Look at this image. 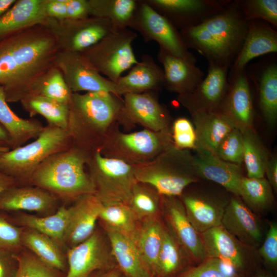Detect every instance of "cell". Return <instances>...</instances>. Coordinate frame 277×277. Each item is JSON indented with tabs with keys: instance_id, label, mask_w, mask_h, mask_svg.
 <instances>
[{
	"instance_id": "obj_1",
	"label": "cell",
	"mask_w": 277,
	"mask_h": 277,
	"mask_svg": "<svg viewBox=\"0 0 277 277\" xmlns=\"http://www.w3.org/2000/svg\"><path fill=\"white\" fill-rule=\"evenodd\" d=\"M59 48L54 36L37 25L0 41V85L7 102L21 101L54 65Z\"/></svg>"
},
{
	"instance_id": "obj_2",
	"label": "cell",
	"mask_w": 277,
	"mask_h": 277,
	"mask_svg": "<svg viewBox=\"0 0 277 277\" xmlns=\"http://www.w3.org/2000/svg\"><path fill=\"white\" fill-rule=\"evenodd\" d=\"M249 21L235 1H231L216 14L202 24L180 31L189 49L204 56L208 64L230 68L244 43Z\"/></svg>"
},
{
	"instance_id": "obj_3",
	"label": "cell",
	"mask_w": 277,
	"mask_h": 277,
	"mask_svg": "<svg viewBox=\"0 0 277 277\" xmlns=\"http://www.w3.org/2000/svg\"><path fill=\"white\" fill-rule=\"evenodd\" d=\"M68 106L71 137L88 151L98 150L113 128L123 123V99L112 93H72Z\"/></svg>"
},
{
	"instance_id": "obj_4",
	"label": "cell",
	"mask_w": 277,
	"mask_h": 277,
	"mask_svg": "<svg viewBox=\"0 0 277 277\" xmlns=\"http://www.w3.org/2000/svg\"><path fill=\"white\" fill-rule=\"evenodd\" d=\"M90 154L78 147L55 153L39 165L30 179L37 187L67 199L95 194L93 182L85 171Z\"/></svg>"
},
{
	"instance_id": "obj_5",
	"label": "cell",
	"mask_w": 277,
	"mask_h": 277,
	"mask_svg": "<svg viewBox=\"0 0 277 277\" xmlns=\"http://www.w3.org/2000/svg\"><path fill=\"white\" fill-rule=\"evenodd\" d=\"M132 166L137 182L151 186L161 196L180 197L200 179L193 153L173 145L152 161Z\"/></svg>"
},
{
	"instance_id": "obj_6",
	"label": "cell",
	"mask_w": 277,
	"mask_h": 277,
	"mask_svg": "<svg viewBox=\"0 0 277 277\" xmlns=\"http://www.w3.org/2000/svg\"><path fill=\"white\" fill-rule=\"evenodd\" d=\"M71 137L69 129L49 125L34 141L4 152L0 157V171L15 180L30 179L43 161L64 150Z\"/></svg>"
},
{
	"instance_id": "obj_7",
	"label": "cell",
	"mask_w": 277,
	"mask_h": 277,
	"mask_svg": "<svg viewBox=\"0 0 277 277\" xmlns=\"http://www.w3.org/2000/svg\"><path fill=\"white\" fill-rule=\"evenodd\" d=\"M116 125L99 148L105 156L131 165L148 163L173 145L171 128L155 132L147 129L124 133Z\"/></svg>"
},
{
	"instance_id": "obj_8",
	"label": "cell",
	"mask_w": 277,
	"mask_h": 277,
	"mask_svg": "<svg viewBox=\"0 0 277 277\" xmlns=\"http://www.w3.org/2000/svg\"><path fill=\"white\" fill-rule=\"evenodd\" d=\"M90 154V177L95 187V195L103 204H127L137 182L132 165L122 160L108 157L99 150Z\"/></svg>"
},
{
	"instance_id": "obj_9",
	"label": "cell",
	"mask_w": 277,
	"mask_h": 277,
	"mask_svg": "<svg viewBox=\"0 0 277 277\" xmlns=\"http://www.w3.org/2000/svg\"><path fill=\"white\" fill-rule=\"evenodd\" d=\"M137 36L129 28H114L81 53L102 75L115 83L124 71L138 62L132 45Z\"/></svg>"
},
{
	"instance_id": "obj_10",
	"label": "cell",
	"mask_w": 277,
	"mask_h": 277,
	"mask_svg": "<svg viewBox=\"0 0 277 277\" xmlns=\"http://www.w3.org/2000/svg\"><path fill=\"white\" fill-rule=\"evenodd\" d=\"M129 28L138 32L146 43L155 41L171 54L195 64L196 60L185 45L180 31L153 9L145 0H137Z\"/></svg>"
},
{
	"instance_id": "obj_11",
	"label": "cell",
	"mask_w": 277,
	"mask_h": 277,
	"mask_svg": "<svg viewBox=\"0 0 277 277\" xmlns=\"http://www.w3.org/2000/svg\"><path fill=\"white\" fill-rule=\"evenodd\" d=\"M42 25L54 36L60 50L80 53L114 29L109 20L93 16L63 20L46 18Z\"/></svg>"
},
{
	"instance_id": "obj_12",
	"label": "cell",
	"mask_w": 277,
	"mask_h": 277,
	"mask_svg": "<svg viewBox=\"0 0 277 277\" xmlns=\"http://www.w3.org/2000/svg\"><path fill=\"white\" fill-rule=\"evenodd\" d=\"M54 66L72 93L107 92L123 95L116 84L102 76L82 53L59 50Z\"/></svg>"
},
{
	"instance_id": "obj_13",
	"label": "cell",
	"mask_w": 277,
	"mask_h": 277,
	"mask_svg": "<svg viewBox=\"0 0 277 277\" xmlns=\"http://www.w3.org/2000/svg\"><path fill=\"white\" fill-rule=\"evenodd\" d=\"M179 31L197 26L222 11L231 0H145Z\"/></svg>"
},
{
	"instance_id": "obj_14",
	"label": "cell",
	"mask_w": 277,
	"mask_h": 277,
	"mask_svg": "<svg viewBox=\"0 0 277 277\" xmlns=\"http://www.w3.org/2000/svg\"><path fill=\"white\" fill-rule=\"evenodd\" d=\"M67 257L69 269L66 277H89L95 271L117 267L109 243L96 231L83 242L71 247Z\"/></svg>"
},
{
	"instance_id": "obj_15",
	"label": "cell",
	"mask_w": 277,
	"mask_h": 277,
	"mask_svg": "<svg viewBox=\"0 0 277 277\" xmlns=\"http://www.w3.org/2000/svg\"><path fill=\"white\" fill-rule=\"evenodd\" d=\"M208 65L206 77L191 92L177 96L178 101L191 114L218 111L227 93L230 67Z\"/></svg>"
},
{
	"instance_id": "obj_16",
	"label": "cell",
	"mask_w": 277,
	"mask_h": 277,
	"mask_svg": "<svg viewBox=\"0 0 277 277\" xmlns=\"http://www.w3.org/2000/svg\"><path fill=\"white\" fill-rule=\"evenodd\" d=\"M155 92L149 91L123 95V125L138 124L155 132L170 128L169 113L160 103Z\"/></svg>"
},
{
	"instance_id": "obj_17",
	"label": "cell",
	"mask_w": 277,
	"mask_h": 277,
	"mask_svg": "<svg viewBox=\"0 0 277 277\" xmlns=\"http://www.w3.org/2000/svg\"><path fill=\"white\" fill-rule=\"evenodd\" d=\"M179 197L161 196V206L169 230L190 259L200 264L207 259L201 234L189 221Z\"/></svg>"
},
{
	"instance_id": "obj_18",
	"label": "cell",
	"mask_w": 277,
	"mask_h": 277,
	"mask_svg": "<svg viewBox=\"0 0 277 277\" xmlns=\"http://www.w3.org/2000/svg\"><path fill=\"white\" fill-rule=\"evenodd\" d=\"M228 89L218 110L231 119L238 128H253L255 111L250 78L246 68L230 72Z\"/></svg>"
},
{
	"instance_id": "obj_19",
	"label": "cell",
	"mask_w": 277,
	"mask_h": 277,
	"mask_svg": "<svg viewBox=\"0 0 277 277\" xmlns=\"http://www.w3.org/2000/svg\"><path fill=\"white\" fill-rule=\"evenodd\" d=\"M180 197L189 221L200 233L221 224L229 200L202 190L183 192Z\"/></svg>"
},
{
	"instance_id": "obj_20",
	"label": "cell",
	"mask_w": 277,
	"mask_h": 277,
	"mask_svg": "<svg viewBox=\"0 0 277 277\" xmlns=\"http://www.w3.org/2000/svg\"><path fill=\"white\" fill-rule=\"evenodd\" d=\"M194 163L199 177L216 183L234 195L240 197L243 175L241 166L226 162L207 149L196 147Z\"/></svg>"
},
{
	"instance_id": "obj_21",
	"label": "cell",
	"mask_w": 277,
	"mask_h": 277,
	"mask_svg": "<svg viewBox=\"0 0 277 277\" xmlns=\"http://www.w3.org/2000/svg\"><path fill=\"white\" fill-rule=\"evenodd\" d=\"M221 224L239 242L249 248H256L262 242V228L257 217L239 196L234 195L229 199Z\"/></svg>"
},
{
	"instance_id": "obj_22",
	"label": "cell",
	"mask_w": 277,
	"mask_h": 277,
	"mask_svg": "<svg viewBox=\"0 0 277 277\" xmlns=\"http://www.w3.org/2000/svg\"><path fill=\"white\" fill-rule=\"evenodd\" d=\"M103 203L95 194L84 195L69 208V216L65 242L72 247L88 239L95 231Z\"/></svg>"
},
{
	"instance_id": "obj_23",
	"label": "cell",
	"mask_w": 277,
	"mask_h": 277,
	"mask_svg": "<svg viewBox=\"0 0 277 277\" xmlns=\"http://www.w3.org/2000/svg\"><path fill=\"white\" fill-rule=\"evenodd\" d=\"M159 61L164 69L163 87L182 95L193 90L204 79L202 70L193 64L175 56L159 48Z\"/></svg>"
},
{
	"instance_id": "obj_24",
	"label": "cell",
	"mask_w": 277,
	"mask_h": 277,
	"mask_svg": "<svg viewBox=\"0 0 277 277\" xmlns=\"http://www.w3.org/2000/svg\"><path fill=\"white\" fill-rule=\"evenodd\" d=\"M207 258L225 261L240 270L248 261L249 248L231 235L221 224L200 233Z\"/></svg>"
},
{
	"instance_id": "obj_25",
	"label": "cell",
	"mask_w": 277,
	"mask_h": 277,
	"mask_svg": "<svg viewBox=\"0 0 277 277\" xmlns=\"http://www.w3.org/2000/svg\"><path fill=\"white\" fill-rule=\"evenodd\" d=\"M276 52L277 31L274 28L262 21H250L242 47L230 68V72L242 70L252 59Z\"/></svg>"
},
{
	"instance_id": "obj_26",
	"label": "cell",
	"mask_w": 277,
	"mask_h": 277,
	"mask_svg": "<svg viewBox=\"0 0 277 277\" xmlns=\"http://www.w3.org/2000/svg\"><path fill=\"white\" fill-rule=\"evenodd\" d=\"M164 71L153 57L144 54L140 61L132 67L125 76L115 83L123 95L127 93H141L157 91L163 87Z\"/></svg>"
},
{
	"instance_id": "obj_27",
	"label": "cell",
	"mask_w": 277,
	"mask_h": 277,
	"mask_svg": "<svg viewBox=\"0 0 277 277\" xmlns=\"http://www.w3.org/2000/svg\"><path fill=\"white\" fill-rule=\"evenodd\" d=\"M55 205V197L38 187H12L0 194V212L25 210L45 213Z\"/></svg>"
},
{
	"instance_id": "obj_28",
	"label": "cell",
	"mask_w": 277,
	"mask_h": 277,
	"mask_svg": "<svg viewBox=\"0 0 277 277\" xmlns=\"http://www.w3.org/2000/svg\"><path fill=\"white\" fill-rule=\"evenodd\" d=\"M117 267L126 277H152L129 237L103 224Z\"/></svg>"
},
{
	"instance_id": "obj_29",
	"label": "cell",
	"mask_w": 277,
	"mask_h": 277,
	"mask_svg": "<svg viewBox=\"0 0 277 277\" xmlns=\"http://www.w3.org/2000/svg\"><path fill=\"white\" fill-rule=\"evenodd\" d=\"M46 18L44 0H16L0 16V41L31 27L42 25Z\"/></svg>"
},
{
	"instance_id": "obj_30",
	"label": "cell",
	"mask_w": 277,
	"mask_h": 277,
	"mask_svg": "<svg viewBox=\"0 0 277 277\" xmlns=\"http://www.w3.org/2000/svg\"><path fill=\"white\" fill-rule=\"evenodd\" d=\"M191 115L196 135V148H204L214 153L223 138L238 128L231 119L219 111Z\"/></svg>"
},
{
	"instance_id": "obj_31",
	"label": "cell",
	"mask_w": 277,
	"mask_h": 277,
	"mask_svg": "<svg viewBox=\"0 0 277 277\" xmlns=\"http://www.w3.org/2000/svg\"><path fill=\"white\" fill-rule=\"evenodd\" d=\"M248 75L256 86L258 104L263 118L270 128H273L277 122L276 62L269 61L255 74Z\"/></svg>"
},
{
	"instance_id": "obj_32",
	"label": "cell",
	"mask_w": 277,
	"mask_h": 277,
	"mask_svg": "<svg viewBox=\"0 0 277 277\" xmlns=\"http://www.w3.org/2000/svg\"><path fill=\"white\" fill-rule=\"evenodd\" d=\"M165 228L159 217L145 219L141 221L134 240L143 261L152 277L155 276Z\"/></svg>"
},
{
	"instance_id": "obj_33",
	"label": "cell",
	"mask_w": 277,
	"mask_h": 277,
	"mask_svg": "<svg viewBox=\"0 0 277 277\" xmlns=\"http://www.w3.org/2000/svg\"><path fill=\"white\" fill-rule=\"evenodd\" d=\"M0 124L9 136L10 149L21 146L31 138H37L44 128L37 121L17 116L8 106L4 88L1 85Z\"/></svg>"
},
{
	"instance_id": "obj_34",
	"label": "cell",
	"mask_w": 277,
	"mask_h": 277,
	"mask_svg": "<svg viewBox=\"0 0 277 277\" xmlns=\"http://www.w3.org/2000/svg\"><path fill=\"white\" fill-rule=\"evenodd\" d=\"M89 16L106 18L116 29L129 27L137 0H88Z\"/></svg>"
},
{
	"instance_id": "obj_35",
	"label": "cell",
	"mask_w": 277,
	"mask_h": 277,
	"mask_svg": "<svg viewBox=\"0 0 277 277\" xmlns=\"http://www.w3.org/2000/svg\"><path fill=\"white\" fill-rule=\"evenodd\" d=\"M24 108L30 115L40 114L49 125L68 129L69 106L68 104L36 94H30L21 101Z\"/></svg>"
},
{
	"instance_id": "obj_36",
	"label": "cell",
	"mask_w": 277,
	"mask_h": 277,
	"mask_svg": "<svg viewBox=\"0 0 277 277\" xmlns=\"http://www.w3.org/2000/svg\"><path fill=\"white\" fill-rule=\"evenodd\" d=\"M69 209L61 207L55 213L44 217L31 214L19 216L16 222L27 228L36 230L52 239L58 245L65 242Z\"/></svg>"
},
{
	"instance_id": "obj_37",
	"label": "cell",
	"mask_w": 277,
	"mask_h": 277,
	"mask_svg": "<svg viewBox=\"0 0 277 277\" xmlns=\"http://www.w3.org/2000/svg\"><path fill=\"white\" fill-rule=\"evenodd\" d=\"M189 260H191L170 231L165 227L155 277L177 275L182 272L185 261Z\"/></svg>"
},
{
	"instance_id": "obj_38",
	"label": "cell",
	"mask_w": 277,
	"mask_h": 277,
	"mask_svg": "<svg viewBox=\"0 0 277 277\" xmlns=\"http://www.w3.org/2000/svg\"><path fill=\"white\" fill-rule=\"evenodd\" d=\"M28 229L23 232L22 245L29 249L49 267L53 269H64L65 262L59 245L49 236L36 230Z\"/></svg>"
},
{
	"instance_id": "obj_39",
	"label": "cell",
	"mask_w": 277,
	"mask_h": 277,
	"mask_svg": "<svg viewBox=\"0 0 277 277\" xmlns=\"http://www.w3.org/2000/svg\"><path fill=\"white\" fill-rule=\"evenodd\" d=\"M239 129L243 140V163L246 166L247 177L264 178L265 167L270 155L253 128Z\"/></svg>"
},
{
	"instance_id": "obj_40",
	"label": "cell",
	"mask_w": 277,
	"mask_h": 277,
	"mask_svg": "<svg viewBox=\"0 0 277 277\" xmlns=\"http://www.w3.org/2000/svg\"><path fill=\"white\" fill-rule=\"evenodd\" d=\"M99 219L103 224L129 237L133 241L141 222L130 208L123 203L103 204Z\"/></svg>"
},
{
	"instance_id": "obj_41",
	"label": "cell",
	"mask_w": 277,
	"mask_h": 277,
	"mask_svg": "<svg viewBox=\"0 0 277 277\" xmlns=\"http://www.w3.org/2000/svg\"><path fill=\"white\" fill-rule=\"evenodd\" d=\"M127 205L140 221L159 217L161 196L151 186L137 182L132 190Z\"/></svg>"
},
{
	"instance_id": "obj_42",
	"label": "cell",
	"mask_w": 277,
	"mask_h": 277,
	"mask_svg": "<svg viewBox=\"0 0 277 277\" xmlns=\"http://www.w3.org/2000/svg\"><path fill=\"white\" fill-rule=\"evenodd\" d=\"M272 190L265 177L243 176L240 184V196L251 210L262 211L271 206L273 202Z\"/></svg>"
},
{
	"instance_id": "obj_43",
	"label": "cell",
	"mask_w": 277,
	"mask_h": 277,
	"mask_svg": "<svg viewBox=\"0 0 277 277\" xmlns=\"http://www.w3.org/2000/svg\"><path fill=\"white\" fill-rule=\"evenodd\" d=\"M72 93L61 72L54 65L36 81L30 94L42 95L69 105Z\"/></svg>"
},
{
	"instance_id": "obj_44",
	"label": "cell",
	"mask_w": 277,
	"mask_h": 277,
	"mask_svg": "<svg viewBox=\"0 0 277 277\" xmlns=\"http://www.w3.org/2000/svg\"><path fill=\"white\" fill-rule=\"evenodd\" d=\"M236 2L246 21H263L276 28V0H236Z\"/></svg>"
},
{
	"instance_id": "obj_45",
	"label": "cell",
	"mask_w": 277,
	"mask_h": 277,
	"mask_svg": "<svg viewBox=\"0 0 277 277\" xmlns=\"http://www.w3.org/2000/svg\"><path fill=\"white\" fill-rule=\"evenodd\" d=\"M176 277H241L238 270L217 258H207L196 266L188 268Z\"/></svg>"
},
{
	"instance_id": "obj_46",
	"label": "cell",
	"mask_w": 277,
	"mask_h": 277,
	"mask_svg": "<svg viewBox=\"0 0 277 277\" xmlns=\"http://www.w3.org/2000/svg\"><path fill=\"white\" fill-rule=\"evenodd\" d=\"M215 153L226 162L241 166L243 163L244 144L239 128H234L223 138Z\"/></svg>"
},
{
	"instance_id": "obj_47",
	"label": "cell",
	"mask_w": 277,
	"mask_h": 277,
	"mask_svg": "<svg viewBox=\"0 0 277 277\" xmlns=\"http://www.w3.org/2000/svg\"><path fill=\"white\" fill-rule=\"evenodd\" d=\"M17 268L13 277H57L53 269L36 256L30 254H16Z\"/></svg>"
},
{
	"instance_id": "obj_48",
	"label": "cell",
	"mask_w": 277,
	"mask_h": 277,
	"mask_svg": "<svg viewBox=\"0 0 277 277\" xmlns=\"http://www.w3.org/2000/svg\"><path fill=\"white\" fill-rule=\"evenodd\" d=\"M173 145L180 149L194 150L196 147V135L192 122L185 117L177 118L171 128Z\"/></svg>"
},
{
	"instance_id": "obj_49",
	"label": "cell",
	"mask_w": 277,
	"mask_h": 277,
	"mask_svg": "<svg viewBox=\"0 0 277 277\" xmlns=\"http://www.w3.org/2000/svg\"><path fill=\"white\" fill-rule=\"evenodd\" d=\"M23 231L0 214V249L15 253L22 245Z\"/></svg>"
},
{
	"instance_id": "obj_50",
	"label": "cell",
	"mask_w": 277,
	"mask_h": 277,
	"mask_svg": "<svg viewBox=\"0 0 277 277\" xmlns=\"http://www.w3.org/2000/svg\"><path fill=\"white\" fill-rule=\"evenodd\" d=\"M259 254L269 266L275 268L277 265V224L271 222L263 243L259 249Z\"/></svg>"
},
{
	"instance_id": "obj_51",
	"label": "cell",
	"mask_w": 277,
	"mask_h": 277,
	"mask_svg": "<svg viewBox=\"0 0 277 277\" xmlns=\"http://www.w3.org/2000/svg\"><path fill=\"white\" fill-rule=\"evenodd\" d=\"M67 19H78L89 16L88 0H65Z\"/></svg>"
},
{
	"instance_id": "obj_52",
	"label": "cell",
	"mask_w": 277,
	"mask_h": 277,
	"mask_svg": "<svg viewBox=\"0 0 277 277\" xmlns=\"http://www.w3.org/2000/svg\"><path fill=\"white\" fill-rule=\"evenodd\" d=\"M44 9L47 18L67 19L65 0H44Z\"/></svg>"
},
{
	"instance_id": "obj_53",
	"label": "cell",
	"mask_w": 277,
	"mask_h": 277,
	"mask_svg": "<svg viewBox=\"0 0 277 277\" xmlns=\"http://www.w3.org/2000/svg\"><path fill=\"white\" fill-rule=\"evenodd\" d=\"M14 253L0 249V277H13L17 267Z\"/></svg>"
},
{
	"instance_id": "obj_54",
	"label": "cell",
	"mask_w": 277,
	"mask_h": 277,
	"mask_svg": "<svg viewBox=\"0 0 277 277\" xmlns=\"http://www.w3.org/2000/svg\"><path fill=\"white\" fill-rule=\"evenodd\" d=\"M272 189L274 191L277 190V158L273 155H270L267 161L265 169V175Z\"/></svg>"
},
{
	"instance_id": "obj_55",
	"label": "cell",
	"mask_w": 277,
	"mask_h": 277,
	"mask_svg": "<svg viewBox=\"0 0 277 277\" xmlns=\"http://www.w3.org/2000/svg\"><path fill=\"white\" fill-rule=\"evenodd\" d=\"M16 180L12 176L0 171V194L15 186Z\"/></svg>"
},
{
	"instance_id": "obj_56",
	"label": "cell",
	"mask_w": 277,
	"mask_h": 277,
	"mask_svg": "<svg viewBox=\"0 0 277 277\" xmlns=\"http://www.w3.org/2000/svg\"><path fill=\"white\" fill-rule=\"evenodd\" d=\"M0 149H10V140L5 129L0 124Z\"/></svg>"
},
{
	"instance_id": "obj_57",
	"label": "cell",
	"mask_w": 277,
	"mask_h": 277,
	"mask_svg": "<svg viewBox=\"0 0 277 277\" xmlns=\"http://www.w3.org/2000/svg\"><path fill=\"white\" fill-rule=\"evenodd\" d=\"M121 273L118 267H116L109 270H101L91 277H121Z\"/></svg>"
},
{
	"instance_id": "obj_58",
	"label": "cell",
	"mask_w": 277,
	"mask_h": 277,
	"mask_svg": "<svg viewBox=\"0 0 277 277\" xmlns=\"http://www.w3.org/2000/svg\"><path fill=\"white\" fill-rule=\"evenodd\" d=\"M16 0H0V16L6 12Z\"/></svg>"
},
{
	"instance_id": "obj_59",
	"label": "cell",
	"mask_w": 277,
	"mask_h": 277,
	"mask_svg": "<svg viewBox=\"0 0 277 277\" xmlns=\"http://www.w3.org/2000/svg\"><path fill=\"white\" fill-rule=\"evenodd\" d=\"M255 277H275L271 273L265 271H262L259 273Z\"/></svg>"
},
{
	"instance_id": "obj_60",
	"label": "cell",
	"mask_w": 277,
	"mask_h": 277,
	"mask_svg": "<svg viewBox=\"0 0 277 277\" xmlns=\"http://www.w3.org/2000/svg\"><path fill=\"white\" fill-rule=\"evenodd\" d=\"M10 150V149H9ZM9 150L7 149H0V157L1 156L2 154L5 151Z\"/></svg>"
},
{
	"instance_id": "obj_61",
	"label": "cell",
	"mask_w": 277,
	"mask_h": 277,
	"mask_svg": "<svg viewBox=\"0 0 277 277\" xmlns=\"http://www.w3.org/2000/svg\"><path fill=\"white\" fill-rule=\"evenodd\" d=\"M121 277H126V276H121Z\"/></svg>"
}]
</instances>
